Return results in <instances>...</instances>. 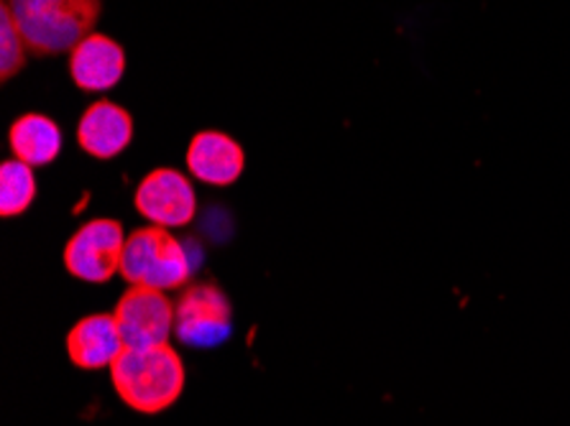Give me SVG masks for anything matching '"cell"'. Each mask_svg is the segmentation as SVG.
I'll return each mask as SVG.
<instances>
[{"label": "cell", "instance_id": "obj_1", "mask_svg": "<svg viewBox=\"0 0 570 426\" xmlns=\"http://www.w3.org/2000/svg\"><path fill=\"white\" fill-rule=\"evenodd\" d=\"M110 384L120 402L138 414L157 416L185 394V360L169 343L126 347L110 365Z\"/></svg>", "mask_w": 570, "mask_h": 426}, {"label": "cell", "instance_id": "obj_2", "mask_svg": "<svg viewBox=\"0 0 570 426\" xmlns=\"http://www.w3.org/2000/svg\"><path fill=\"white\" fill-rule=\"evenodd\" d=\"M33 57L72 51L100 21L102 0H6Z\"/></svg>", "mask_w": 570, "mask_h": 426}, {"label": "cell", "instance_id": "obj_3", "mask_svg": "<svg viewBox=\"0 0 570 426\" xmlns=\"http://www.w3.org/2000/svg\"><path fill=\"white\" fill-rule=\"evenodd\" d=\"M120 276L128 286H149L159 291L185 289L193 264L183 242L171 230L159 225H144L126 238Z\"/></svg>", "mask_w": 570, "mask_h": 426}, {"label": "cell", "instance_id": "obj_4", "mask_svg": "<svg viewBox=\"0 0 570 426\" xmlns=\"http://www.w3.org/2000/svg\"><path fill=\"white\" fill-rule=\"evenodd\" d=\"M124 222L114 217H95L80 225L65 246V268L85 284H108L120 274L126 248Z\"/></svg>", "mask_w": 570, "mask_h": 426}, {"label": "cell", "instance_id": "obj_5", "mask_svg": "<svg viewBox=\"0 0 570 426\" xmlns=\"http://www.w3.org/2000/svg\"><path fill=\"white\" fill-rule=\"evenodd\" d=\"M175 304V335L179 343L189 347H218L230 337L233 307L218 284H189Z\"/></svg>", "mask_w": 570, "mask_h": 426}, {"label": "cell", "instance_id": "obj_6", "mask_svg": "<svg viewBox=\"0 0 570 426\" xmlns=\"http://www.w3.org/2000/svg\"><path fill=\"white\" fill-rule=\"evenodd\" d=\"M134 207L149 225L175 230L195 220L197 195L187 174L171 167H159L138 181Z\"/></svg>", "mask_w": 570, "mask_h": 426}, {"label": "cell", "instance_id": "obj_7", "mask_svg": "<svg viewBox=\"0 0 570 426\" xmlns=\"http://www.w3.org/2000/svg\"><path fill=\"white\" fill-rule=\"evenodd\" d=\"M175 315L177 304L167 297V291L149 286H128L114 311L126 347L169 343V335L175 333Z\"/></svg>", "mask_w": 570, "mask_h": 426}, {"label": "cell", "instance_id": "obj_8", "mask_svg": "<svg viewBox=\"0 0 570 426\" xmlns=\"http://www.w3.org/2000/svg\"><path fill=\"white\" fill-rule=\"evenodd\" d=\"M187 171L210 187H230L246 169V151L236 138L223 130H197L185 153Z\"/></svg>", "mask_w": 570, "mask_h": 426}, {"label": "cell", "instance_id": "obj_9", "mask_svg": "<svg viewBox=\"0 0 570 426\" xmlns=\"http://www.w3.org/2000/svg\"><path fill=\"white\" fill-rule=\"evenodd\" d=\"M134 141V118L114 100H95L77 123V146L98 161H110Z\"/></svg>", "mask_w": 570, "mask_h": 426}, {"label": "cell", "instance_id": "obj_10", "mask_svg": "<svg viewBox=\"0 0 570 426\" xmlns=\"http://www.w3.org/2000/svg\"><path fill=\"white\" fill-rule=\"evenodd\" d=\"M69 77L82 92H108L124 80L126 49L108 33L92 31L69 51Z\"/></svg>", "mask_w": 570, "mask_h": 426}, {"label": "cell", "instance_id": "obj_11", "mask_svg": "<svg viewBox=\"0 0 570 426\" xmlns=\"http://www.w3.org/2000/svg\"><path fill=\"white\" fill-rule=\"evenodd\" d=\"M124 350L126 343L114 315H88L67 333V355L80 370L110 368Z\"/></svg>", "mask_w": 570, "mask_h": 426}, {"label": "cell", "instance_id": "obj_12", "mask_svg": "<svg viewBox=\"0 0 570 426\" xmlns=\"http://www.w3.org/2000/svg\"><path fill=\"white\" fill-rule=\"evenodd\" d=\"M62 128L45 112H23L8 128V149L29 167H49L62 153Z\"/></svg>", "mask_w": 570, "mask_h": 426}, {"label": "cell", "instance_id": "obj_13", "mask_svg": "<svg viewBox=\"0 0 570 426\" xmlns=\"http://www.w3.org/2000/svg\"><path fill=\"white\" fill-rule=\"evenodd\" d=\"M37 174L33 167L19 159H8L0 164V215L21 217L29 207L37 202Z\"/></svg>", "mask_w": 570, "mask_h": 426}, {"label": "cell", "instance_id": "obj_14", "mask_svg": "<svg viewBox=\"0 0 570 426\" xmlns=\"http://www.w3.org/2000/svg\"><path fill=\"white\" fill-rule=\"evenodd\" d=\"M31 51L26 47V39L16 23L11 8L3 0L0 3V80L8 82L26 67V57Z\"/></svg>", "mask_w": 570, "mask_h": 426}]
</instances>
